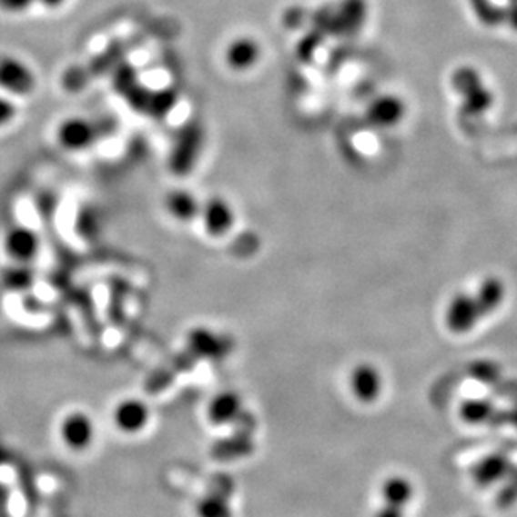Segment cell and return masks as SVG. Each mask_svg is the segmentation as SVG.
Returning a JSON list of instances; mask_svg holds the SVG:
<instances>
[{"instance_id": "9a60e30c", "label": "cell", "mask_w": 517, "mask_h": 517, "mask_svg": "<svg viewBox=\"0 0 517 517\" xmlns=\"http://www.w3.org/2000/svg\"><path fill=\"white\" fill-rule=\"evenodd\" d=\"M504 12H506V22L509 27L517 32V0H506Z\"/></svg>"}, {"instance_id": "5bb4252c", "label": "cell", "mask_w": 517, "mask_h": 517, "mask_svg": "<svg viewBox=\"0 0 517 517\" xmlns=\"http://www.w3.org/2000/svg\"><path fill=\"white\" fill-rule=\"evenodd\" d=\"M7 248H9V254L12 256H15L19 260H29V258H33L35 250H37V238L34 233L19 228V230L9 234Z\"/></svg>"}, {"instance_id": "ba28073f", "label": "cell", "mask_w": 517, "mask_h": 517, "mask_svg": "<svg viewBox=\"0 0 517 517\" xmlns=\"http://www.w3.org/2000/svg\"><path fill=\"white\" fill-rule=\"evenodd\" d=\"M0 85L9 89L11 93L25 94L33 89L34 77L24 64L5 57L0 59Z\"/></svg>"}, {"instance_id": "3957f363", "label": "cell", "mask_w": 517, "mask_h": 517, "mask_svg": "<svg viewBox=\"0 0 517 517\" xmlns=\"http://www.w3.org/2000/svg\"><path fill=\"white\" fill-rule=\"evenodd\" d=\"M153 412L140 397H127L115 405L113 423L119 432L138 435L148 429Z\"/></svg>"}, {"instance_id": "30bf717a", "label": "cell", "mask_w": 517, "mask_h": 517, "mask_svg": "<svg viewBox=\"0 0 517 517\" xmlns=\"http://www.w3.org/2000/svg\"><path fill=\"white\" fill-rule=\"evenodd\" d=\"M165 208L173 220L180 223H188L200 216L202 204L195 200L194 194L187 193V191L177 190L172 191L167 198H165Z\"/></svg>"}, {"instance_id": "ac0fdd59", "label": "cell", "mask_w": 517, "mask_h": 517, "mask_svg": "<svg viewBox=\"0 0 517 517\" xmlns=\"http://www.w3.org/2000/svg\"><path fill=\"white\" fill-rule=\"evenodd\" d=\"M33 0H0V7L9 9V11H22L29 5Z\"/></svg>"}, {"instance_id": "9c48e42d", "label": "cell", "mask_w": 517, "mask_h": 517, "mask_svg": "<svg viewBox=\"0 0 517 517\" xmlns=\"http://www.w3.org/2000/svg\"><path fill=\"white\" fill-rule=\"evenodd\" d=\"M415 496V489L405 475H388L387 479L380 484V499L388 506L405 509L409 507L411 499Z\"/></svg>"}, {"instance_id": "6da1fadb", "label": "cell", "mask_w": 517, "mask_h": 517, "mask_svg": "<svg viewBox=\"0 0 517 517\" xmlns=\"http://www.w3.org/2000/svg\"><path fill=\"white\" fill-rule=\"evenodd\" d=\"M455 93L462 95V111L469 116H481L494 104V94L484 85L482 75L471 65L455 69L452 75Z\"/></svg>"}, {"instance_id": "ffe728a7", "label": "cell", "mask_w": 517, "mask_h": 517, "mask_svg": "<svg viewBox=\"0 0 517 517\" xmlns=\"http://www.w3.org/2000/svg\"><path fill=\"white\" fill-rule=\"evenodd\" d=\"M469 2H474V0H469Z\"/></svg>"}, {"instance_id": "e0dca14e", "label": "cell", "mask_w": 517, "mask_h": 517, "mask_svg": "<svg viewBox=\"0 0 517 517\" xmlns=\"http://www.w3.org/2000/svg\"><path fill=\"white\" fill-rule=\"evenodd\" d=\"M15 114V107L12 106L7 99L0 97V126L7 124Z\"/></svg>"}, {"instance_id": "5b68a950", "label": "cell", "mask_w": 517, "mask_h": 517, "mask_svg": "<svg viewBox=\"0 0 517 517\" xmlns=\"http://www.w3.org/2000/svg\"><path fill=\"white\" fill-rule=\"evenodd\" d=\"M200 218L204 230L212 238H222L236 224V212L224 198L214 196L202 204Z\"/></svg>"}, {"instance_id": "2e32d148", "label": "cell", "mask_w": 517, "mask_h": 517, "mask_svg": "<svg viewBox=\"0 0 517 517\" xmlns=\"http://www.w3.org/2000/svg\"><path fill=\"white\" fill-rule=\"evenodd\" d=\"M403 511L405 509H400V507L388 506V504H383L380 502L377 511L373 517H403Z\"/></svg>"}, {"instance_id": "4fadbf2b", "label": "cell", "mask_w": 517, "mask_h": 517, "mask_svg": "<svg viewBox=\"0 0 517 517\" xmlns=\"http://www.w3.org/2000/svg\"><path fill=\"white\" fill-rule=\"evenodd\" d=\"M197 517H234V507L220 492L204 494L195 504Z\"/></svg>"}, {"instance_id": "d6986e66", "label": "cell", "mask_w": 517, "mask_h": 517, "mask_svg": "<svg viewBox=\"0 0 517 517\" xmlns=\"http://www.w3.org/2000/svg\"><path fill=\"white\" fill-rule=\"evenodd\" d=\"M47 5H59L63 0H43Z\"/></svg>"}, {"instance_id": "7c38bea8", "label": "cell", "mask_w": 517, "mask_h": 517, "mask_svg": "<svg viewBox=\"0 0 517 517\" xmlns=\"http://www.w3.org/2000/svg\"><path fill=\"white\" fill-rule=\"evenodd\" d=\"M96 127L86 121L71 119L59 131V139L67 149H83L89 146L96 137Z\"/></svg>"}, {"instance_id": "52a82bcc", "label": "cell", "mask_w": 517, "mask_h": 517, "mask_svg": "<svg viewBox=\"0 0 517 517\" xmlns=\"http://www.w3.org/2000/svg\"><path fill=\"white\" fill-rule=\"evenodd\" d=\"M407 113L405 103L397 95H381L368 109V119L380 127L397 126Z\"/></svg>"}, {"instance_id": "8fae6325", "label": "cell", "mask_w": 517, "mask_h": 517, "mask_svg": "<svg viewBox=\"0 0 517 517\" xmlns=\"http://www.w3.org/2000/svg\"><path fill=\"white\" fill-rule=\"evenodd\" d=\"M260 49L252 39H238L228 44L226 51L227 65L234 71H248L258 63Z\"/></svg>"}, {"instance_id": "8992f818", "label": "cell", "mask_w": 517, "mask_h": 517, "mask_svg": "<svg viewBox=\"0 0 517 517\" xmlns=\"http://www.w3.org/2000/svg\"><path fill=\"white\" fill-rule=\"evenodd\" d=\"M242 397L236 391H224L216 393L207 403V419L214 425H227L238 419L242 411Z\"/></svg>"}, {"instance_id": "7a4b0ae2", "label": "cell", "mask_w": 517, "mask_h": 517, "mask_svg": "<svg viewBox=\"0 0 517 517\" xmlns=\"http://www.w3.org/2000/svg\"><path fill=\"white\" fill-rule=\"evenodd\" d=\"M346 389L356 403L365 407L375 405L383 397L385 375L373 362H356L346 375Z\"/></svg>"}, {"instance_id": "277c9868", "label": "cell", "mask_w": 517, "mask_h": 517, "mask_svg": "<svg viewBox=\"0 0 517 517\" xmlns=\"http://www.w3.org/2000/svg\"><path fill=\"white\" fill-rule=\"evenodd\" d=\"M96 427L86 412L76 411L67 413L61 423V437L73 451H86L95 442Z\"/></svg>"}]
</instances>
